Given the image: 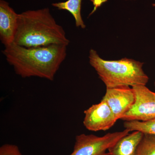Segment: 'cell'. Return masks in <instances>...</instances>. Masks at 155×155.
Segmentation results:
<instances>
[{
    "label": "cell",
    "instance_id": "6da1fadb",
    "mask_svg": "<svg viewBox=\"0 0 155 155\" xmlns=\"http://www.w3.org/2000/svg\"><path fill=\"white\" fill-rule=\"evenodd\" d=\"M67 47L53 44L26 48L14 42L5 46L2 53L15 73L21 77H37L53 81L67 57Z\"/></svg>",
    "mask_w": 155,
    "mask_h": 155
},
{
    "label": "cell",
    "instance_id": "7a4b0ae2",
    "mask_svg": "<svg viewBox=\"0 0 155 155\" xmlns=\"http://www.w3.org/2000/svg\"><path fill=\"white\" fill-rule=\"evenodd\" d=\"M69 42L64 28L57 23L48 8L19 14L14 41L16 44L35 48L53 44L68 46Z\"/></svg>",
    "mask_w": 155,
    "mask_h": 155
},
{
    "label": "cell",
    "instance_id": "3957f363",
    "mask_svg": "<svg viewBox=\"0 0 155 155\" xmlns=\"http://www.w3.org/2000/svg\"><path fill=\"white\" fill-rule=\"evenodd\" d=\"M89 59L107 88L146 85L148 82L142 62L127 58L116 61L104 60L92 49L90 51Z\"/></svg>",
    "mask_w": 155,
    "mask_h": 155
},
{
    "label": "cell",
    "instance_id": "277c9868",
    "mask_svg": "<svg viewBox=\"0 0 155 155\" xmlns=\"http://www.w3.org/2000/svg\"><path fill=\"white\" fill-rule=\"evenodd\" d=\"M129 133L125 129L102 137L84 134L77 135L73 152L69 155H105L109 148Z\"/></svg>",
    "mask_w": 155,
    "mask_h": 155
},
{
    "label": "cell",
    "instance_id": "5b68a950",
    "mask_svg": "<svg viewBox=\"0 0 155 155\" xmlns=\"http://www.w3.org/2000/svg\"><path fill=\"white\" fill-rule=\"evenodd\" d=\"M131 87L135 100L121 119L125 121L146 122L155 118V92L146 85H136Z\"/></svg>",
    "mask_w": 155,
    "mask_h": 155
},
{
    "label": "cell",
    "instance_id": "8992f818",
    "mask_svg": "<svg viewBox=\"0 0 155 155\" xmlns=\"http://www.w3.org/2000/svg\"><path fill=\"white\" fill-rule=\"evenodd\" d=\"M84 114V125L91 131L109 130L118 120L108 104L102 100L85 110Z\"/></svg>",
    "mask_w": 155,
    "mask_h": 155
},
{
    "label": "cell",
    "instance_id": "52a82bcc",
    "mask_svg": "<svg viewBox=\"0 0 155 155\" xmlns=\"http://www.w3.org/2000/svg\"><path fill=\"white\" fill-rule=\"evenodd\" d=\"M102 100L107 102L118 120L121 119L131 107L135 97L132 87H119L107 88L105 94Z\"/></svg>",
    "mask_w": 155,
    "mask_h": 155
},
{
    "label": "cell",
    "instance_id": "ba28073f",
    "mask_svg": "<svg viewBox=\"0 0 155 155\" xmlns=\"http://www.w3.org/2000/svg\"><path fill=\"white\" fill-rule=\"evenodd\" d=\"M18 17L8 3L0 0V40L5 47L14 42Z\"/></svg>",
    "mask_w": 155,
    "mask_h": 155
},
{
    "label": "cell",
    "instance_id": "9c48e42d",
    "mask_svg": "<svg viewBox=\"0 0 155 155\" xmlns=\"http://www.w3.org/2000/svg\"><path fill=\"white\" fill-rule=\"evenodd\" d=\"M143 134L134 131L119 139L108 150L110 155H135L137 149Z\"/></svg>",
    "mask_w": 155,
    "mask_h": 155
},
{
    "label": "cell",
    "instance_id": "30bf717a",
    "mask_svg": "<svg viewBox=\"0 0 155 155\" xmlns=\"http://www.w3.org/2000/svg\"><path fill=\"white\" fill-rule=\"evenodd\" d=\"M82 0H67L66 2L53 3V6L59 10H66L74 17L76 27L85 28L86 25L81 15Z\"/></svg>",
    "mask_w": 155,
    "mask_h": 155
},
{
    "label": "cell",
    "instance_id": "8fae6325",
    "mask_svg": "<svg viewBox=\"0 0 155 155\" xmlns=\"http://www.w3.org/2000/svg\"><path fill=\"white\" fill-rule=\"evenodd\" d=\"M124 126L129 132L139 131L143 134L155 135V118L146 122L125 121Z\"/></svg>",
    "mask_w": 155,
    "mask_h": 155
},
{
    "label": "cell",
    "instance_id": "7c38bea8",
    "mask_svg": "<svg viewBox=\"0 0 155 155\" xmlns=\"http://www.w3.org/2000/svg\"><path fill=\"white\" fill-rule=\"evenodd\" d=\"M135 155H155V135L143 134Z\"/></svg>",
    "mask_w": 155,
    "mask_h": 155
},
{
    "label": "cell",
    "instance_id": "4fadbf2b",
    "mask_svg": "<svg viewBox=\"0 0 155 155\" xmlns=\"http://www.w3.org/2000/svg\"><path fill=\"white\" fill-rule=\"evenodd\" d=\"M0 155H22L16 145L5 144L0 147Z\"/></svg>",
    "mask_w": 155,
    "mask_h": 155
},
{
    "label": "cell",
    "instance_id": "5bb4252c",
    "mask_svg": "<svg viewBox=\"0 0 155 155\" xmlns=\"http://www.w3.org/2000/svg\"><path fill=\"white\" fill-rule=\"evenodd\" d=\"M91 1L92 2L93 5L94 9L91 13L90 14V16L94 14L98 8H100L103 4L106 2L107 0H91Z\"/></svg>",
    "mask_w": 155,
    "mask_h": 155
},
{
    "label": "cell",
    "instance_id": "9a60e30c",
    "mask_svg": "<svg viewBox=\"0 0 155 155\" xmlns=\"http://www.w3.org/2000/svg\"><path fill=\"white\" fill-rule=\"evenodd\" d=\"M110 155V154H109V153H107L106 154V155Z\"/></svg>",
    "mask_w": 155,
    "mask_h": 155
},
{
    "label": "cell",
    "instance_id": "2e32d148",
    "mask_svg": "<svg viewBox=\"0 0 155 155\" xmlns=\"http://www.w3.org/2000/svg\"><path fill=\"white\" fill-rule=\"evenodd\" d=\"M153 5L154 6V7H155V4H153Z\"/></svg>",
    "mask_w": 155,
    "mask_h": 155
},
{
    "label": "cell",
    "instance_id": "e0dca14e",
    "mask_svg": "<svg viewBox=\"0 0 155 155\" xmlns=\"http://www.w3.org/2000/svg\"><path fill=\"white\" fill-rule=\"evenodd\" d=\"M154 85H155V82H154Z\"/></svg>",
    "mask_w": 155,
    "mask_h": 155
}]
</instances>
